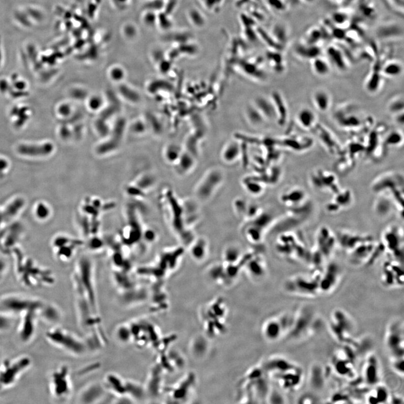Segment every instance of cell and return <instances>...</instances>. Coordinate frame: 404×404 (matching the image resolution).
Masks as SVG:
<instances>
[{"label":"cell","instance_id":"23","mask_svg":"<svg viewBox=\"0 0 404 404\" xmlns=\"http://www.w3.org/2000/svg\"><path fill=\"white\" fill-rule=\"evenodd\" d=\"M312 101L316 110L324 113L328 111L331 107L332 97L328 91L319 89L314 92Z\"/></svg>","mask_w":404,"mask_h":404},{"label":"cell","instance_id":"16","mask_svg":"<svg viewBox=\"0 0 404 404\" xmlns=\"http://www.w3.org/2000/svg\"><path fill=\"white\" fill-rule=\"evenodd\" d=\"M403 233L399 228L391 227L385 232L384 239L385 245L390 252L395 255L397 259L400 258V253H403Z\"/></svg>","mask_w":404,"mask_h":404},{"label":"cell","instance_id":"41","mask_svg":"<svg viewBox=\"0 0 404 404\" xmlns=\"http://www.w3.org/2000/svg\"><path fill=\"white\" fill-rule=\"evenodd\" d=\"M182 155L181 149L178 146L175 145L168 146L165 151L166 160L170 163H177Z\"/></svg>","mask_w":404,"mask_h":404},{"label":"cell","instance_id":"27","mask_svg":"<svg viewBox=\"0 0 404 404\" xmlns=\"http://www.w3.org/2000/svg\"><path fill=\"white\" fill-rule=\"evenodd\" d=\"M297 121L300 127L309 131L312 130L318 122L315 112L307 107L303 108L298 112Z\"/></svg>","mask_w":404,"mask_h":404},{"label":"cell","instance_id":"33","mask_svg":"<svg viewBox=\"0 0 404 404\" xmlns=\"http://www.w3.org/2000/svg\"><path fill=\"white\" fill-rule=\"evenodd\" d=\"M403 71L402 64L397 61L387 62L382 65L381 72L384 77L395 78L399 76Z\"/></svg>","mask_w":404,"mask_h":404},{"label":"cell","instance_id":"11","mask_svg":"<svg viewBox=\"0 0 404 404\" xmlns=\"http://www.w3.org/2000/svg\"><path fill=\"white\" fill-rule=\"evenodd\" d=\"M403 327L400 322H394L386 335V345L394 359L403 358Z\"/></svg>","mask_w":404,"mask_h":404},{"label":"cell","instance_id":"8","mask_svg":"<svg viewBox=\"0 0 404 404\" xmlns=\"http://www.w3.org/2000/svg\"><path fill=\"white\" fill-rule=\"evenodd\" d=\"M310 182L315 189L324 193L335 194L341 189L337 176L324 169H318L311 174Z\"/></svg>","mask_w":404,"mask_h":404},{"label":"cell","instance_id":"38","mask_svg":"<svg viewBox=\"0 0 404 404\" xmlns=\"http://www.w3.org/2000/svg\"><path fill=\"white\" fill-rule=\"evenodd\" d=\"M177 163L180 170L179 171L181 174H187L192 170L194 167V158L189 155V153L185 154H182Z\"/></svg>","mask_w":404,"mask_h":404},{"label":"cell","instance_id":"5","mask_svg":"<svg viewBox=\"0 0 404 404\" xmlns=\"http://www.w3.org/2000/svg\"><path fill=\"white\" fill-rule=\"evenodd\" d=\"M31 363L28 357H22L6 360L0 365V390L13 386L30 367Z\"/></svg>","mask_w":404,"mask_h":404},{"label":"cell","instance_id":"24","mask_svg":"<svg viewBox=\"0 0 404 404\" xmlns=\"http://www.w3.org/2000/svg\"><path fill=\"white\" fill-rule=\"evenodd\" d=\"M265 119L276 120L277 113L274 102L272 99L264 97L256 98L253 103Z\"/></svg>","mask_w":404,"mask_h":404},{"label":"cell","instance_id":"14","mask_svg":"<svg viewBox=\"0 0 404 404\" xmlns=\"http://www.w3.org/2000/svg\"><path fill=\"white\" fill-rule=\"evenodd\" d=\"M67 372L63 368L54 371L51 376L49 389L54 398L61 399L67 396L69 392Z\"/></svg>","mask_w":404,"mask_h":404},{"label":"cell","instance_id":"29","mask_svg":"<svg viewBox=\"0 0 404 404\" xmlns=\"http://www.w3.org/2000/svg\"><path fill=\"white\" fill-rule=\"evenodd\" d=\"M327 53L329 59L328 61L337 69L342 71V72L348 69V64L347 59L340 50L331 47L329 50H327Z\"/></svg>","mask_w":404,"mask_h":404},{"label":"cell","instance_id":"7","mask_svg":"<svg viewBox=\"0 0 404 404\" xmlns=\"http://www.w3.org/2000/svg\"><path fill=\"white\" fill-rule=\"evenodd\" d=\"M331 331L340 342H346L353 332L354 327L350 316L341 310L333 312L330 321Z\"/></svg>","mask_w":404,"mask_h":404},{"label":"cell","instance_id":"26","mask_svg":"<svg viewBox=\"0 0 404 404\" xmlns=\"http://www.w3.org/2000/svg\"><path fill=\"white\" fill-rule=\"evenodd\" d=\"M383 75L381 71L372 69L365 80L364 89L369 94H375L379 92L384 84Z\"/></svg>","mask_w":404,"mask_h":404},{"label":"cell","instance_id":"20","mask_svg":"<svg viewBox=\"0 0 404 404\" xmlns=\"http://www.w3.org/2000/svg\"><path fill=\"white\" fill-rule=\"evenodd\" d=\"M302 188H293L287 190L281 196L282 203L285 205L299 209L300 207L303 208V203L306 201L307 194Z\"/></svg>","mask_w":404,"mask_h":404},{"label":"cell","instance_id":"9","mask_svg":"<svg viewBox=\"0 0 404 404\" xmlns=\"http://www.w3.org/2000/svg\"><path fill=\"white\" fill-rule=\"evenodd\" d=\"M326 150L333 156H339L343 151V147L337 136L325 125L318 122L314 128L310 130Z\"/></svg>","mask_w":404,"mask_h":404},{"label":"cell","instance_id":"12","mask_svg":"<svg viewBox=\"0 0 404 404\" xmlns=\"http://www.w3.org/2000/svg\"><path fill=\"white\" fill-rule=\"evenodd\" d=\"M382 282L387 287L403 285V267L397 261L386 262L381 274Z\"/></svg>","mask_w":404,"mask_h":404},{"label":"cell","instance_id":"28","mask_svg":"<svg viewBox=\"0 0 404 404\" xmlns=\"http://www.w3.org/2000/svg\"><path fill=\"white\" fill-rule=\"evenodd\" d=\"M338 157L335 163V170L338 173L345 175L350 172L356 166V158H355L348 152L343 151L342 154Z\"/></svg>","mask_w":404,"mask_h":404},{"label":"cell","instance_id":"6","mask_svg":"<svg viewBox=\"0 0 404 404\" xmlns=\"http://www.w3.org/2000/svg\"><path fill=\"white\" fill-rule=\"evenodd\" d=\"M321 270L312 276H296L288 280L285 285L286 291L293 294L303 296H314L320 293Z\"/></svg>","mask_w":404,"mask_h":404},{"label":"cell","instance_id":"34","mask_svg":"<svg viewBox=\"0 0 404 404\" xmlns=\"http://www.w3.org/2000/svg\"><path fill=\"white\" fill-rule=\"evenodd\" d=\"M383 143L386 148L389 150L390 147H399L403 145V135L399 130H394L390 132H387L384 136Z\"/></svg>","mask_w":404,"mask_h":404},{"label":"cell","instance_id":"17","mask_svg":"<svg viewBox=\"0 0 404 404\" xmlns=\"http://www.w3.org/2000/svg\"><path fill=\"white\" fill-rule=\"evenodd\" d=\"M280 143L288 150L295 152L302 153L312 148L314 140L309 135H295L282 139Z\"/></svg>","mask_w":404,"mask_h":404},{"label":"cell","instance_id":"3","mask_svg":"<svg viewBox=\"0 0 404 404\" xmlns=\"http://www.w3.org/2000/svg\"><path fill=\"white\" fill-rule=\"evenodd\" d=\"M374 192L390 196L400 209H403V177L400 172L387 171L377 177L372 184Z\"/></svg>","mask_w":404,"mask_h":404},{"label":"cell","instance_id":"44","mask_svg":"<svg viewBox=\"0 0 404 404\" xmlns=\"http://www.w3.org/2000/svg\"><path fill=\"white\" fill-rule=\"evenodd\" d=\"M394 118L395 122L402 127L404 123V112H403L395 114Z\"/></svg>","mask_w":404,"mask_h":404},{"label":"cell","instance_id":"4","mask_svg":"<svg viewBox=\"0 0 404 404\" xmlns=\"http://www.w3.org/2000/svg\"><path fill=\"white\" fill-rule=\"evenodd\" d=\"M295 313L272 316L262 326V334L269 342H275L287 335L294 323Z\"/></svg>","mask_w":404,"mask_h":404},{"label":"cell","instance_id":"15","mask_svg":"<svg viewBox=\"0 0 404 404\" xmlns=\"http://www.w3.org/2000/svg\"><path fill=\"white\" fill-rule=\"evenodd\" d=\"M302 369L296 367L279 373L273 375V378L277 381L282 389L292 390L297 388L301 384L303 378Z\"/></svg>","mask_w":404,"mask_h":404},{"label":"cell","instance_id":"1","mask_svg":"<svg viewBox=\"0 0 404 404\" xmlns=\"http://www.w3.org/2000/svg\"><path fill=\"white\" fill-rule=\"evenodd\" d=\"M333 118L341 129L357 136L367 135L376 124L373 117L364 113L352 102L343 103L336 107Z\"/></svg>","mask_w":404,"mask_h":404},{"label":"cell","instance_id":"13","mask_svg":"<svg viewBox=\"0 0 404 404\" xmlns=\"http://www.w3.org/2000/svg\"><path fill=\"white\" fill-rule=\"evenodd\" d=\"M47 340L60 348L70 352H76L75 340L68 332L60 328L49 330L46 334Z\"/></svg>","mask_w":404,"mask_h":404},{"label":"cell","instance_id":"2","mask_svg":"<svg viewBox=\"0 0 404 404\" xmlns=\"http://www.w3.org/2000/svg\"><path fill=\"white\" fill-rule=\"evenodd\" d=\"M227 313L226 303L221 298L213 300L202 307L200 318L207 336L215 338L225 334Z\"/></svg>","mask_w":404,"mask_h":404},{"label":"cell","instance_id":"43","mask_svg":"<svg viewBox=\"0 0 404 404\" xmlns=\"http://www.w3.org/2000/svg\"><path fill=\"white\" fill-rule=\"evenodd\" d=\"M392 367L395 372L400 374H403V358H398L393 359Z\"/></svg>","mask_w":404,"mask_h":404},{"label":"cell","instance_id":"36","mask_svg":"<svg viewBox=\"0 0 404 404\" xmlns=\"http://www.w3.org/2000/svg\"><path fill=\"white\" fill-rule=\"evenodd\" d=\"M390 398L388 391L384 386H378L369 393L367 400L368 403H385Z\"/></svg>","mask_w":404,"mask_h":404},{"label":"cell","instance_id":"32","mask_svg":"<svg viewBox=\"0 0 404 404\" xmlns=\"http://www.w3.org/2000/svg\"><path fill=\"white\" fill-rule=\"evenodd\" d=\"M311 67L313 72L319 76H326L331 72V64L328 59L326 60L320 56L311 60Z\"/></svg>","mask_w":404,"mask_h":404},{"label":"cell","instance_id":"39","mask_svg":"<svg viewBox=\"0 0 404 404\" xmlns=\"http://www.w3.org/2000/svg\"><path fill=\"white\" fill-rule=\"evenodd\" d=\"M246 116L248 121L252 125H256V126L263 123L265 120V118L254 104L249 106L247 108Z\"/></svg>","mask_w":404,"mask_h":404},{"label":"cell","instance_id":"25","mask_svg":"<svg viewBox=\"0 0 404 404\" xmlns=\"http://www.w3.org/2000/svg\"><path fill=\"white\" fill-rule=\"evenodd\" d=\"M271 99L274 102L277 113V122L280 125H284L288 119V110L284 98L278 92H274Z\"/></svg>","mask_w":404,"mask_h":404},{"label":"cell","instance_id":"18","mask_svg":"<svg viewBox=\"0 0 404 404\" xmlns=\"http://www.w3.org/2000/svg\"><path fill=\"white\" fill-rule=\"evenodd\" d=\"M340 276V269L335 265H330L325 271H321L320 279V292L328 293L337 284Z\"/></svg>","mask_w":404,"mask_h":404},{"label":"cell","instance_id":"10","mask_svg":"<svg viewBox=\"0 0 404 404\" xmlns=\"http://www.w3.org/2000/svg\"><path fill=\"white\" fill-rule=\"evenodd\" d=\"M39 301L23 297L10 296L0 302V309L9 315H21L28 310L39 306Z\"/></svg>","mask_w":404,"mask_h":404},{"label":"cell","instance_id":"42","mask_svg":"<svg viewBox=\"0 0 404 404\" xmlns=\"http://www.w3.org/2000/svg\"><path fill=\"white\" fill-rule=\"evenodd\" d=\"M3 314L0 315V330L8 329L11 324L9 314L4 312H3Z\"/></svg>","mask_w":404,"mask_h":404},{"label":"cell","instance_id":"40","mask_svg":"<svg viewBox=\"0 0 404 404\" xmlns=\"http://www.w3.org/2000/svg\"><path fill=\"white\" fill-rule=\"evenodd\" d=\"M109 78L114 83H121L126 78V71L122 67L116 65L108 70Z\"/></svg>","mask_w":404,"mask_h":404},{"label":"cell","instance_id":"22","mask_svg":"<svg viewBox=\"0 0 404 404\" xmlns=\"http://www.w3.org/2000/svg\"><path fill=\"white\" fill-rule=\"evenodd\" d=\"M378 360L374 356H371L365 362L364 368V377L365 382L369 385H375L380 379V370Z\"/></svg>","mask_w":404,"mask_h":404},{"label":"cell","instance_id":"30","mask_svg":"<svg viewBox=\"0 0 404 404\" xmlns=\"http://www.w3.org/2000/svg\"><path fill=\"white\" fill-rule=\"evenodd\" d=\"M85 101L87 109L93 113L100 112L106 103V98L99 93L89 95Z\"/></svg>","mask_w":404,"mask_h":404},{"label":"cell","instance_id":"21","mask_svg":"<svg viewBox=\"0 0 404 404\" xmlns=\"http://www.w3.org/2000/svg\"><path fill=\"white\" fill-rule=\"evenodd\" d=\"M335 194L334 198L327 205V209L329 212L336 213L351 205L353 195L351 190L340 189Z\"/></svg>","mask_w":404,"mask_h":404},{"label":"cell","instance_id":"31","mask_svg":"<svg viewBox=\"0 0 404 404\" xmlns=\"http://www.w3.org/2000/svg\"><path fill=\"white\" fill-rule=\"evenodd\" d=\"M240 154L241 149L239 145L233 141L225 146L222 152V158L226 163H233L238 160Z\"/></svg>","mask_w":404,"mask_h":404},{"label":"cell","instance_id":"19","mask_svg":"<svg viewBox=\"0 0 404 404\" xmlns=\"http://www.w3.org/2000/svg\"><path fill=\"white\" fill-rule=\"evenodd\" d=\"M223 179L221 171L214 169L207 172L201 179L196 189V194L200 196L202 193H208V195L214 192Z\"/></svg>","mask_w":404,"mask_h":404},{"label":"cell","instance_id":"35","mask_svg":"<svg viewBox=\"0 0 404 404\" xmlns=\"http://www.w3.org/2000/svg\"><path fill=\"white\" fill-rule=\"evenodd\" d=\"M207 244L204 239H200L193 243L190 248V254L196 261H202L206 258L208 250Z\"/></svg>","mask_w":404,"mask_h":404},{"label":"cell","instance_id":"37","mask_svg":"<svg viewBox=\"0 0 404 404\" xmlns=\"http://www.w3.org/2000/svg\"><path fill=\"white\" fill-rule=\"evenodd\" d=\"M404 99L402 95H396L391 98L387 104V110L394 116L395 114L403 112Z\"/></svg>","mask_w":404,"mask_h":404}]
</instances>
